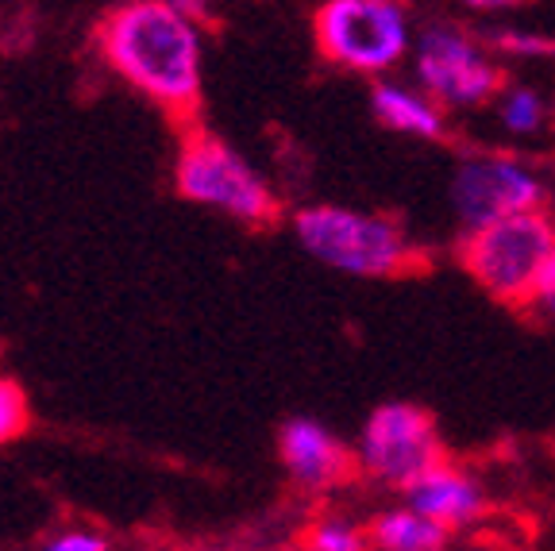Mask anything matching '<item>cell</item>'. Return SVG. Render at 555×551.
Listing matches in <instances>:
<instances>
[{
  "instance_id": "cell-4",
  "label": "cell",
  "mask_w": 555,
  "mask_h": 551,
  "mask_svg": "<svg viewBox=\"0 0 555 551\" xmlns=\"http://www.w3.org/2000/svg\"><path fill=\"white\" fill-rule=\"evenodd\" d=\"M312 39L332 66L390 78L413 54L416 24L401 0H321L312 12Z\"/></svg>"
},
{
  "instance_id": "cell-20",
  "label": "cell",
  "mask_w": 555,
  "mask_h": 551,
  "mask_svg": "<svg viewBox=\"0 0 555 551\" xmlns=\"http://www.w3.org/2000/svg\"><path fill=\"white\" fill-rule=\"evenodd\" d=\"M170 4H178L182 12H190V16L201 20V24L217 16V9H220V0H170Z\"/></svg>"
},
{
  "instance_id": "cell-16",
  "label": "cell",
  "mask_w": 555,
  "mask_h": 551,
  "mask_svg": "<svg viewBox=\"0 0 555 551\" xmlns=\"http://www.w3.org/2000/svg\"><path fill=\"white\" fill-rule=\"evenodd\" d=\"M27 428V397L16 382L0 379V444L16 439Z\"/></svg>"
},
{
  "instance_id": "cell-15",
  "label": "cell",
  "mask_w": 555,
  "mask_h": 551,
  "mask_svg": "<svg viewBox=\"0 0 555 551\" xmlns=\"http://www.w3.org/2000/svg\"><path fill=\"white\" fill-rule=\"evenodd\" d=\"M490 47H494L498 54H505V59H555V39H552V35L517 31V27H509V31H498L494 39H490Z\"/></svg>"
},
{
  "instance_id": "cell-17",
  "label": "cell",
  "mask_w": 555,
  "mask_h": 551,
  "mask_svg": "<svg viewBox=\"0 0 555 551\" xmlns=\"http://www.w3.org/2000/svg\"><path fill=\"white\" fill-rule=\"evenodd\" d=\"M35 551H108V540L96 528H66V533H54L51 540H43Z\"/></svg>"
},
{
  "instance_id": "cell-5",
  "label": "cell",
  "mask_w": 555,
  "mask_h": 551,
  "mask_svg": "<svg viewBox=\"0 0 555 551\" xmlns=\"http://www.w3.org/2000/svg\"><path fill=\"white\" fill-rule=\"evenodd\" d=\"M173 190L185 201L232 216L240 225H270L278 197L255 163L205 128H190L173 163Z\"/></svg>"
},
{
  "instance_id": "cell-3",
  "label": "cell",
  "mask_w": 555,
  "mask_h": 551,
  "mask_svg": "<svg viewBox=\"0 0 555 551\" xmlns=\"http://www.w3.org/2000/svg\"><path fill=\"white\" fill-rule=\"evenodd\" d=\"M552 251L555 220L544 208H529V213H513L463 232L455 259L490 302L525 309L537 293L540 270L552 259Z\"/></svg>"
},
{
  "instance_id": "cell-1",
  "label": "cell",
  "mask_w": 555,
  "mask_h": 551,
  "mask_svg": "<svg viewBox=\"0 0 555 551\" xmlns=\"http://www.w3.org/2000/svg\"><path fill=\"white\" fill-rule=\"evenodd\" d=\"M104 62L131 89L178 120H193L205 89V35L201 20L170 0H124L96 27Z\"/></svg>"
},
{
  "instance_id": "cell-10",
  "label": "cell",
  "mask_w": 555,
  "mask_h": 551,
  "mask_svg": "<svg viewBox=\"0 0 555 551\" xmlns=\"http://www.w3.org/2000/svg\"><path fill=\"white\" fill-rule=\"evenodd\" d=\"M401 501L421 509L425 517L440 521L451 533L478 525V521L486 517V509H490V494L478 483V474H470L467 466H460L455 459H443L425 478H416V483L401 494Z\"/></svg>"
},
{
  "instance_id": "cell-14",
  "label": "cell",
  "mask_w": 555,
  "mask_h": 551,
  "mask_svg": "<svg viewBox=\"0 0 555 551\" xmlns=\"http://www.w3.org/2000/svg\"><path fill=\"white\" fill-rule=\"evenodd\" d=\"M305 551H371V536L347 517H321L305 533Z\"/></svg>"
},
{
  "instance_id": "cell-18",
  "label": "cell",
  "mask_w": 555,
  "mask_h": 551,
  "mask_svg": "<svg viewBox=\"0 0 555 551\" xmlns=\"http://www.w3.org/2000/svg\"><path fill=\"white\" fill-rule=\"evenodd\" d=\"M525 309L537 312V317L547 320V324H555V251H552V259L544 262V270H540L537 293H532V302L525 305Z\"/></svg>"
},
{
  "instance_id": "cell-13",
  "label": "cell",
  "mask_w": 555,
  "mask_h": 551,
  "mask_svg": "<svg viewBox=\"0 0 555 551\" xmlns=\"http://www.w3.org/2000/svg\"><path fill=\"white\" fill-rule=\"evenodd\" d=\"M498 120L509 136H537L547 120V104L540 89L532 86H505L498 93Z\"/></svg>"
},
{
  "instance_id": "cell-2",
  "label": "cell",
  "mask_w": 555,
  "mask_h": 551,
  "mask_svg": "<svg viewBox=\"0 0 555 551\" xmlns=\"http://www.w3.org/2000/svg\"><path fill=\"white\" fill-rule=\"evenodd\" d=\"M289 228L309 259L347 278L393 282L425 267V255L405 232V225L371 208L321 201V205L297 208Z\"/></svg>"
},
{
  "instance_id": "cell-9",
  "label": "cell",
  "mask_w": 555,
  "mask_h": 551,
  "mask_svg": "<svg viewBox=\"0 0 555 551\" xmlns=\"http://www.w3.org/2000/svg\"><path fill=\"white\" fill-rule=\"evenodd\" d=\"M278 459L286 478L305 494H332L359 474L356 444L339 439L317 417H289L278 432Z\"/></svg>"
},
{
  "instance_id": "cell-19",
  "label": "cell",
  "mask_w": 555,
  "mask_h": 551,
  "mask_svg": "<svg viewBox=\"0 0 555 551\" xmlns=\"http://www.w3.org/2000/svg\"><path fill=\"white\" fill-rule=\"evenodd\" d=\"M467 12H478V16H494V12H513V9H525L532 0H460Z\"/></svg>"
},
{
  "instance_id": "cell-8",
  "label": "cell",
  "mask_w": 555,
  "mask_h": 551,
  "mask_svg": "<svg viewBox=\"0 0 555 551\" xmlns=\"http://www.w3.org/2000/svg\"><path fill=\"white\" fill-rule=\"evenodd\" d=\"M544 178L525 158L502 155V151H475L455 163L448 185L451 213L463 232L482 228L490 220H502L513 213L544 208Z\"/></svg>"
},
{
  "instance_id": "cell-7",
  "label": "cell",
  "mask_w": 555,
  "mask_h": 551,
  "mask_svg": "<svg viewBox=\"0 0 555 551\" xmlns=\"http://www.w3.org/2000/svg\"><path fill=\"white\" fill-rule=\"evenodd\" d=\"M359 474L371 478L382 490L405 494L416 478H425L433 466L448 456L440 424L416 401H382L366 413L356 436Z\"/></svg>"
},
{
  "instance_id": "cell-12",
  "label": "cell",
  "mask_w": 555,
  "mask_h": 551,
  "mask_svg": "<svg viewBox=\"0 0 555 551\" xmlns=\"http://www.w3.org/2000/svg\"><path fill=\"white\" fill-rule=\"evenodd\" d=\"M366 536H371V551H448L455 533L401 501V505L374 513Z\"/></svg>"
},
{
  "instance_id": "cell-11",
  "label": "cell",
  "mask_w": 555,
  "mask_h": 551,
  "mask_svg": "<svg viewBox=\"0 0 555 551\" xmlns=\"http://www.w3.org/2000/svg\"><path fill=\"white\" fill-rule=\"evenodd\" d=\"M371 116L393 136L425 139V143H440L448 136V108L433 101L416 81L374 78Z\"/></svg>"
},
{
  "instance_id": "cell-6",
  "label": "cell",
  "mask_w": 555,
  "mask_h": 551,
  "mask_svg": "<svg viewBox=\"0 0 555 551\" xmlns=\"http://www.w3.org/2000/svg\"><path fill=\"white\" fill-rule=\"evenodd\" d=\"M409 69H413L416 86L433 101H440L448 113L451 108H482V104L498 101V93L505 89V69L494 47H486L467 27L448 24V20L416 27Z\"/></svg>"
}]
</instances>
